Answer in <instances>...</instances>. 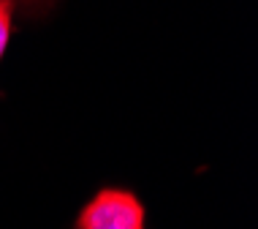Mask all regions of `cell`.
Listing matches in <instances>:
<instances>
[{
	"instance_id": "1",
	"label": "cell",
	"mask_w": 258,
	"mask_h": 229,
	"mask_svg": "<svg viewBox=\"0 0 258 229\" xmlns=\"http://www.w3.org/2000/svg\"><path fill=\"white\" fill-rule=\"evenodd\" d=\"M76 229H144V207L134 194L106 189L85 205Z\"/></svg>"
},
{
	"instance_id": "2",
	"label": "cell",
	"mask_w": 258,
	"mask_h": 229,
	"mask_svg": "<svg viewBox=\"0 0 258 229\" xmlns=\"http://www.w3.org/2000/svg\"><path fill=\"white\" fill-rule=\"evenodd\" d=\"M9 36H11V3L9 0H0V58L6 52Z\"/></svg>"
}]
</instances>
